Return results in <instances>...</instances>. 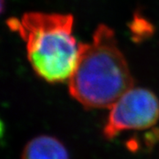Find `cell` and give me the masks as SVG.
<instances>
[{
    "mask_svg": "<svg viewBox=\"0 0 159 159\" xmlns=\"http://www.w3.org/2000/svg\"><path fill=\"white\" fill-rule=\"evenodd\" d=\"M69 93L86 108H111L134 80L113 30L101 24L92 40L80 43L79 57L68 80Z\"/></svg>",
    "mask_w": 159,
    "mask_h": 159,
    "instance_id": "obj_1",
    "label": "cell"
},
{
    "mask_svg": "<svg viewBox=\"0 0 159 159\" xmlns=\"http://www.w3.org/2000/svg\"><path fill=\"white\" fill-rule=\"evenodd\" d=\"M7 25L25 42L28 59L38 76L51 83L69 80L80 52L72 15L30 11L9 19Z\"/></svg>",
    "mask_w": 159,
    "mask_h": 159,
    "instance_id": "obj_2",
    "label": "cell"
},
{
    "mask_svg": "<svg viewBox=\"0 0 159 159\" xmlns=\"http://www.w3.org/2000/svg\"><path fill=\"white\" fill-rule=\"evenodd\" d=\"M159 119V100L148 89L133 87L110 108L102 134L114 139L125 131L148 129Z\"/></svg>",
    "mask_w": 159,
    "mask_h": 159,
    "instance_id": "obj_3",
    "label": "cell"
},
{
    "mask_svg": "<svg viewBox=\"0 0 159 159\" xmlns=\"http://www.w3.org/2000/svg\"><path fill=\"white\" fill-rule=\"evenodd\" d=\"M21 159H69V153L61 141L44 134L34 137L26 144Z\"/></svg>",
    "mask_w": 159,
    "mask_h": 159,
    "instance_id": "obj_4",
    "label": "cell"
}]
</instances>
